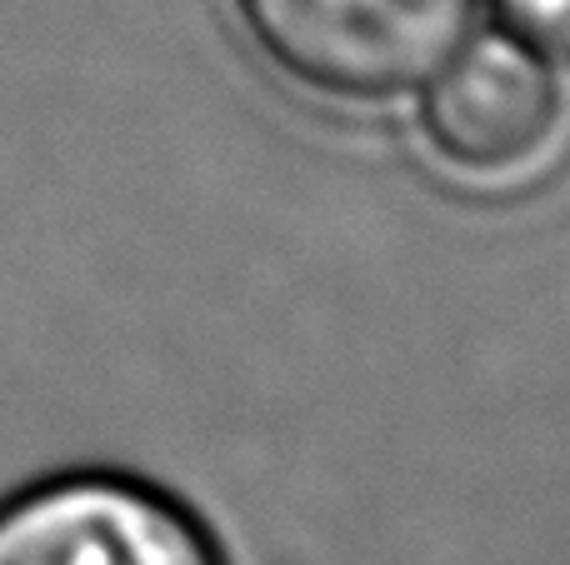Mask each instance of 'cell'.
<instances>
[{"label": "cell", "instance_id": "1", "mask_svg": "<svg viewBox=\"0 0 570 565\" xmlns=\"http://www.w3.org/2000/svg\"><path fill=\"white\" fill-rule=\"evenodd\" d=\"M256 50L301 90L391 100L471 36L475 0H236Z\"/></svg>", "mask_w": 570, "mask_h": 565}, {"label": "cell", "instance_id": "2", "mask_svg": "<svg viewBox=\"0 0 570 565\" xmlns=\"http://www.w3.org/2000/svg\"><path fill=\"white\" fill-rule=\"evenodd\" d=\"M421 126L435 160L465 180H511L551 160L566 130L556 70L525 40L475 36L425 86Z\"/></svg>", "mask_w": 570, "mask_h": 565}, {"label": "cell", "instance_id": "3", "mask_svg": "<svg viewBox=\"0 0 570 565\" xmlns=\"http://www.w3.org/2000/svg\"><path fill=\"white\" fill-rule=\"evenodd\" d=\"M0 565H220L206 531L120 476H66L0 511Z\"/></svg>", "mask_w": 570, "mask_h": 565}, {"label": "cell", "instance_id": "4", "mask_svg": "<svg viewBox=\"0 0 570 565\" xmlns=\"http://www.w3.org/2000/svg\"><path fill=\"white\" fill-rule=\"evenodd\" d=\"M495 10L521 40L570 60V0H495Z\"/></svg>", "mask_w": 570, "mask_h": 565}]
</instances>
